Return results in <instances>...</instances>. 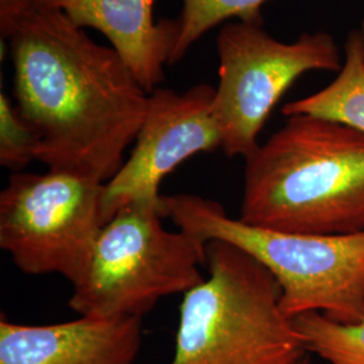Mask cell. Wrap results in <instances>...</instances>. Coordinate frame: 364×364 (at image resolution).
<instances>
[{
	"mask_svg": "<svg viewBox=\"0 0 364 364\" xmlns=\"http://www.w3.org/2000/svg\"><path fill=\"white\" fill-rule=\"evenodd\" d=\"M10 39L16 107L37 134V161L107 183L136 139L150 93L114 48L61 11L37 7Z\"/></svg>",
	"mask_w": 364,
	"mask_h": 364,
	"instance_id": "6da1fadb",
	"label": "cell"
},
{
	"mask_svg": "<svg viewBox=\"0 0 364 364\" xmlns=\"http://www.w3.org/2000/svg\"><path fill=\"white\" fill-rule=\"evenodd\" d=\"M245 161L243 223L293 234L364 231L363 132L293 115Z\"/></svg>",
	"mask_w": 364,
	"mask_h": 364,
	"instance_id": "7a4b0ae2",
	"label": "cell"
},
{
	"mask_svg": "<svg viewBox=\"0 0 364 364\" xmlns=\"http://www.w3.org/2000/svg\"><path fill=\"white\" fill-rule=\"evenodd\" d=\"M209 277L183 294L170 364H297L306 352L282 290L234 245L207 243Z\"/></svg>",
	"mask_w": 364,
	"mask_h": 364,
	"instance_id": "3957f363",
	"label": "cell"
},
{
	"mask_svg": "<svg viewBox=\"0 0 364 364\" xmlns=\"http://www.w3.org/2000/svg\"><path fill=\"white\" fill-rule=\"evenodd\" d=\"M165 218L203 243L221 240L258 260L282 290L290 318L321 313L341 324L364 318V231L348 235L293 234L259 228L228 216L201 196H162Z\"/></svg>",
	"mask_w": 364,
	"mask_h": 364,
	"instance_id": "277c9868",
	"label": "cell"
},
{
	"mask_svg": "<svg viewBox=\"0 0 364 364\" xmlns=\"http://www.w3.org/2000/svg\"><path fill=\"white\" fill-rule=\"evenodd\" d=\"M162 201L132 203L105 223L69 308L82 317H141L165 297L185 294L205 278L207 245L168 231Z\"/></svg>",
	"mask_w": 364,
	"mask_h": 364,
	"instance_id": "5b68a950",
	"label": "cell"
},
{
	"mask_svg": "<svg viewBox=\"0 0 364 364\" xmlns=\"http://www.w3.org/2000/svg\"><path fill=\"white\" fill-rule=\"evenodd\" d=\"M105 185L66 171L14 173L0 193V247L28 275L85 277L105 225Z\"/></svg>",
	"mask_w": 364,
	"mask_h": 364,
	"instance_id": "8992f818",
	"label": "cell"
},
{
	"mask_svg": "<svg viewBox=\"0 0 364 364\" xmlns=\"http://www.w3.org/2000/svg\"><path fill=\"white\" fill-rule=\"evenodd\" d=\"M219 84L213 117L228 156H250L274 107L297 78L311 70L341 69L335 38L304 33L294 42L273 38L262 23L232 21L218 34Z\"/></svg>",
	"mask_w": 364,
	"mask_h": 364,
	"instance_id": "52a82bcc",
	"label": "cell"
},
{
	"mask_svg": "<svg viewBox=\"0 0 364 364\" xmlns=\"http://www.w3.org/2000/svg\"><path fill=\"white\" fill-rule=\"evenodd\" d=\"M213 97L215 88L208 84L182 93L162 88L150 93L130 158L105 185V223L132 203H161L159 186L166 176L196 154L221 147Z\"/></svg>",
	"mask_w": 364,
	"mask_h": 364,
	"instance_id": "ba28073f",
	"label": "cell"
},
{
	"mask_svg": "<svg viewBox=\"0 0 364 364\" xmlns=\"http://www.w3.org/2000/svg\"><path fill=\"white\" fill-rule=\"evenodd\" d=\"M142 318H93L50 326L0 320V364H134Z\"/></svg>",
	"mask_w": 364,
	"mask_h": 364,
	"instance_id": "9c48e42d",
	"label": "cell"
},
{
	"mask_svg": "<svg viewBox=\"0 0 364 364\" xmlns=\"http://www.w3.org/2000/svg\"><path fill=\"white\" fill-rule=\"evenodd\" d=\"M153 6L154 0H39L37 7L105 34L144 91L153 93L165 78L177 37L176 19L156 23Z\"/></svg>",
	"mask_w": 364,
	"mask_h": 364,
	"instance_id": "30bf717a",
	"label": "cell"
},
{
	"mask_svg": "<svg viewBox=\"0 0 364 364\" xmlns=\"http://www.w3.org/2000/svg\"><path fill=\"white\" fill-rule=\"evenodd\" d=\"M338 77L321 91L287 103L285 117L311 115L350 126L364 134V55L359 30L350 33Z\"/></svg>",
	"mask_w": 364,
	"mask_h": 364,
	"instance_id": "8fae6325",
	"label": "cell"
},
{
	"mask_svg": "<svg viewBox=\"0 0 364 364\" xmlns=\"http://www.w3.org/2000/svg\"><path fill=\"white\" fill-rule=\"evenodd\" d=\"M267 0H182V11L176 19L177 37L169 65L177 64L210 28L237 19L262 23L260 9Z\"/></svg>",
	"mask_w": 364,
	"mask_h": 364,
	"instance_id": "7c38bea8",
	"label": "cell"
},
{
	"mask_svg": "<svg viewBox=\"0 0 364 364\" xmlns=\"http://www.w3.org/2000/svg\"><path fill=\"white\" fill-rule=\"evenodd\" d=\"M293 321L306 351L331 364H364V318L355 324H341L321 313H305Z\"/></svg>",
	"mask_w": 364,
	"mask_h": 364,
	"instance_id": "4fadbf2b",
	"label": "cell"
},
{
	"mask_svg": "<svg viewBox=\"0 0 364 364\" xmlns=\"http://www.w3.org/2000/svg\"><path fill=\"white\" fill-rule=\"evenodd\" d=\"M38 138L36 131L11 103L7 95H0V165L22 171L31 161H37Z\"/></svg>",
	"mask_w": 364,
	"mask_h": 364,
	"instance_id": "5bb4252c",
	"label": "cell"
},
{
	"mask_svg": "<svg viewBox=\"0 0 364 364\" xmlns=\"http://www.w3.org/2000/svg\"><path fill=\"white\" fill-rule=\"evenodd\" d=\"M39 0H0V31L1 36L10 38L27 14L34 11Z\"/></svg>",
	"mask_w": 364,
	"mask_h": 364,
	"instance_id": "9a60e30c",
	"label": "cell"
},
{
	"mask_svg": "<svg viewBox=\"0 0 364 364\" xmlns=\"http://www.w3.org/2000/svg\"><path fill=\"white\" fill-rule=\"evenodd\" d=\"M359 34L362 38V45H363V55H364V19L360 22V28H359Z\"/></svg>",
	"mask_w": 364,
	"mask_h": 364,
	"instance_id": "2e32d148",
	"label": "cell"
},
{
	"mask_svg": "<svg viewBox=\"0 0 364 364\" xmlns=\"http://www.w3.org/2000/svg\"><path fill=\"white\" fill-rule=\"evenodd\" d=\"M297 364H309V362H308V359H305V358H304V359H302V360L299 362Z\"/></svg>",
	"mask_w": 364,
	"mask_h": 364,
	"instance_id": "e0dca14e",
	"label": "cell"
}]
</instances>
